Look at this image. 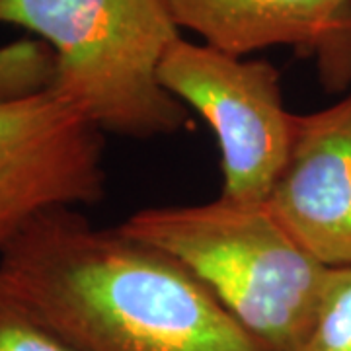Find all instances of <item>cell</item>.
I'll use <instances>...</instances> for the list:
<instances>
[{
    "label": "cell",
    "mask_w": 351,
    "mask_h": 351,
    "mask_svg": "<svg viewBox=\"0 0 351 351\" xmlns=\"http://www.w3.org/2000/svg\"><path fill=\"white\" fill-rule=\"evenodd\" d=\"M0 287L76 351H274L186 267L76 209L0 254Z\"/></svg>",
    "instance_id": "obj_1"
},
{
    "label": "cell",
    "mask_w": 351,
    "mask_h": 351,
    "mask_svg": "<svg viewBox=\"0 0 351 351\" xmlns=\"http://www.w3.org/2000/svg\"><path fill=\"white\" fill-rule=\"evenodd\" d=\"M162 252L274 351H297L313 326L330 265L289 232L269 203L217 197L141 209L119 225Z\"/></svg>",
    "instance_id": "obj_2"
},
{
    "label": "cell",
    "mask_w": 351,
    "mask_h": 351,
    "mask_svg": "<svg viewBox=\"0 0 351 351\" xmlns=\"http://www.w3.org/2000/svg\"><path fill=\"white\" fill-rule=\"evenodd\" d=\"M0 24L49 45L51 88L101 133L154 138L188 127L189 110L158 80L182 38L164 0H0Z\"/></svg>",
    "instance_id": "obj_3"
},
{
    "label": "cell",
    "mask_w": 351,
    "mask_h": 351,
    "mask_svg": "<svg viewBox=\"0 0 351 351\" xmlns=\"http://www.w3.org/2000/svg\"><path fill=\"white\" fill-rule=\"evenodd\" d=\"M158 80L211 127L221 152L219 195L265 203L287 164L297 123L276 66L178 38L164 53Z\"/></svg>",
    "instance_id": "obj_4"
},
{
    "label": "cell",
    "mask_w": 351,
    "mask_h": 351,
    "mask_svg": "<svg viewBox=\"0 0 351 351\" xmlns=\"http://www.w3.org/2000/svg\"><path fill=\"white\" fill-rule=\"evenodd\" d=\"M106 193L104 133L53 88L0 101V254L41 215Z\"/></svg>",
    "instance_id": "obj_5"
},
{
    "label": "cell",
    "mask_w": 351,
    "mask_h": 351,
    "mask_svg": "<svg viewBox=\"0 0 351 351\" xmlns=\"http://www.w3.org/2000/svg\"><path fill=\"white\" fill-rule=\"evenodd\" d=\"M267 203L316 260L351 265V92L324 110L297 113L287 164Z\"/></svg>",
    "instance_id": "obj_6"
},
{
    "label": "cell",
    "mask_w": 351,
    "mask_h": 351,
    "mask_svg": "<svg viewBox=\"0 0 351 351\" xmlns=\"http://www.w3.org/2000/svg\"><path fill=\"white\" fill-rule=\"evenodd\" d=\"M180 29L237 57L293 47L330 92L351 84V0H164Z\"/></svg>",
    "instance_id": "obj_7"
},
{
    "label": "cell",
    "mask_w": 351,
    "mask_h": 351,
    "mask_svg": "<svg viewBox=\"0 0 351 351\" xmlns=\"http://www.w3.org/2000/svg\"><path fill=\"white\" fill-rule=\"evenodd\" d=\"M297 351H351V265L330 267L313 326Z\"/></svg>",
    "instance_id": "obj_8"
},
{
    "label": "cell",
    "mask_w": 351,
    "mask_h": 351,
    "mask_svg": "<svg viewBox=\"0 0 351 351\" xmlns=\"http://www.w3.org/2000/svg\"><path fill=\"white\" fill-rule=\"evenodd\" d=\"M53 78L55 55L41 39H20L0 47V101L41 92Z\"/></svg>",
    "instance_id": "obj_9"
},
{
    "label": "cell",
    "mask_w": 351,
    "mask_h": 351,
    "mask_svg": "<svg viewBox=\"0 0 351 351\" xmlns=\"http://www.w3.org/2000/svg\"><path fill=\"white\" fill-rule=\"evenodd\" d=\"M0 351H76L0 287Z\"/></svg>",
    "instance_id": "obj_10"
}]
</instances>
